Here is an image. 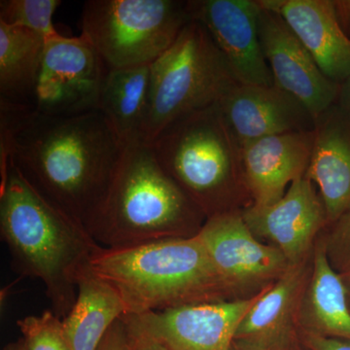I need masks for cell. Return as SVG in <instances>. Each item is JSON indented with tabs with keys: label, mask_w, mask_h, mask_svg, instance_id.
Instances as JSON below:
<instances>
[{
	"label": "cell",
	"mask_w": 350,
	"mask_h": 350,
	"mask_svg": "<svg viewBox=\"0 0 350 350\" xmlns=\"http://www.w3.org/2000/svg\"><path fill=\"white\" fill-rule=\"evenodd\" d=\"M340 280H342V284H344L345 295H347V303H349L350 308V269L344 273H340Z\"/></svg>",
	"instance_id": "cell-29"
},
{
	"label": "cell",
	"mask_w": 350,
	"mask_h": 350,
	"mask_svg": "<svg viewBox=\"0 0 350 350\" xmlns=\"http://www.w3.org/2000/svg\"><path fill=\"white\" fill-rule=\"evenodd\" d=\"M107 70L82 34L46 39L32 108L52 116L98 110Z\"/></svg>",
	"instance_id": "cell-9"
},
{
	"label": "cell",
	"mask_w": 350,
	"mask_h": 350,
	"mask_svg": "<svg viewBox=\"0 0 350 350\" xmlns=\"http://www.w3.org/2000/svg\"><path fill=\"white\" fill-rule=\"evenodd\" d=\"M59 0H1L0 22L24 27L48 39L59 36L53 17Z\"/></svg>",
	"instance_id": "cell-23"
},
{
	"label": "cell",
	"mask_w": 350,
	"mask_h": 350,
	"mask_svg": "<svg viewBox=\"0 0 350 350\" xmlns=\"http://www.w3.org/2000/svg\"><path fill=\"white\" fill-rule=\"evenodd\" d=\"M89 268L118 295L124 317L230 300L232 294L198 234L131 247H100Z\"/></svg>",
	"instance_id": "cell-4"
},
{
	"label": "cell",
	"mask_w": 350,
	"mask_h": 350,
	"mask_svg": "<svg viewBox=\"0 0 350 350\" xmlns=\"http://www.w3.org/2000/svg\"><path fill=\"white\" fill-rule=\"evenodd\" d=\"M304 342L310 350H350V342L327 338L317 334L304 333Z\"/></svg>",
	"instance_id": "cell-27"
},
{
	"label": "cell",
	"mask_w": 350,
	"mask_h": 350,
	"mask_svg": "<svg viewBox=\"0 0 350 350\" xmlns=\"http://www.w3.org/2000/svg\"><path fill=\"white\" fill-rule=\"evenodd\" d=\"M313 140V131H293L241 147L244 179L252 206H273L295 180L305 176Z\"/></svg>",
	"instance_id": "cell-15"
},
{
	"label": "cell",
	"mask_w": 350,
	"mask_h": 350,
	"mask_svg": "<svg viewBox=\"0 0 350 350\" xmlns=\"http://www.w3.org/2000/svg\"><path fill=\"white\" fill-rule=\"evenodd\" d=\"M98 350H133L123 319L113 324Z\"/></svg>",
	"instance_id": "cell-26"
},
{
	"label": "cell",
	"mask_w": 350,
	"mask_h": 350,
	"mask_svg": "<svg viewBox=\"0 0 350 350\" xmlns=\"http://www.w3.org/2000/svg\"><path fill=\"white\" fill-rule=\"evenodd\" d=\"M337 103L350 118V77L340 84Z\"/></svg>",
	"instance_id": "cell-28"
},
{
	"label": "cell",
	"mask_w": 350,
	"mask_h": 350,
	"mask_svg": "<svg viewBox=\"0 0 350 350\" xmlns=\"http://www.w3.org/2000/svg\"><path fill=\"white\" fill-rule=\"evenodd\" d=\"M278 13L305 46L320 70L342 84L350 77V38L340 27L331 0H259Z\"/></svg>",
	"instance_id": "cell-16"
},
{
	"label": "cell",
	"mask_w": 350,
	"mask_h": 350,
	"mask_svg": "<svg viewBox=\"0 0 350 350\" xmlns=\"http://www.w3.org/2000/svg\"><path fill=\"white\" fill-rule=\"evenodd\" d=\"M150 144L163 170L206 219L239 211L238 196L251 199L241 145L217 103L176 120Z\"/></svg>",
	"instance_id": "cell-5"
},
{
	"label": "cell",
	"mask_w": 350,
	"mask_h": 350,
	"mask_svg": "<svg viewBox=\"0 0 350 350\" xmlns=\"http://www.w3.org/2000/svg\"><path fill=\"white\" fill-rule=\"evenodd\" d=\"M198 236L232 293L273 284L289 268L282 251L260 243L241 211L206 219Z\"/></svg>",
	"instance_id": "cell-10"
},
{
	"label": "cell",
	"mask_w": 350,
	"mask_h": 350,
	"mask_svg": "<svg viewBox=\"0 0 350 350\" xmlns=\"http://www.w3.org/2000/svg\"><path fill=\"white\" fill-rule=\"evenodd\" d=\"M349 38H350V33H349Z\"/></svg>",
	"instance_id": "cell-32"
},
{
	"label": "cell",
	"mask_w": 350,
	"mask_h": 350,
	"mask_svg": "<svg viewBox=\"0 0 350 350\" xmlns=\"http://www.w3.org/2000/svg\"></svg>",
	"instance_id": "cell-33"
},
{
	"label": "cell",
	"mask_w": 350,
	"mask_h": 350,
	"mask_svg": "<svg viewBox=\"0 0 350 350\" xmlns=\"http://www.w3.org/2000/svg\"><path fill=\"white\" fill-rule=\"evenodd\" d=\"M0 236L13 271L21 278L40 280L51 310L64 319L77 299L80 275L101 246L10 163L0 182Z\"/></svg>",
	"instance_id": "cell-2"
},
{
	"label": "cell",
	"mask_w": 350,
	"mask_h": 350,
	"mask_svg": "<svg viewBox=\"0 0 350 350\" xmlns=\"http://www.w3.org/2000/svg\"><path fill=\"white\" fill-rule=\"evenodd\" d=\"M149 82L150 66L107 70L98 110L125 144L140 140Z\"/></svg>",
	"instance_id": "cell-22"
},
{
	"label": "cell",
	"mask_w": 350,
	"mask_h": 350,
	"mask_svg": "<svg viewBox=\"0 0 350 350\" xmlns=\"http://www.w3.org/2000/svg\"><path fill=\"white\" fill-rule=\"evenodd\" d=\"M306 179L317 184L333 225L350 207V118L337 103L315 119Z\"/></svg>",
	"instance_id": "cell-17"
},
{
	"label": "cell",
	"mask_w": 350,
	"mask_h": 350,
	"mask_svg": "<svg viewBox=\"0 0 350 350\" xmlns=\"http://www.w3.org/2000/svg\"><path fill=\"white\" fill-rule=\"evenodd\" d=\"M298 321L308 333L350 342V308L340 273L327 256L325 239L315 246Z\"/></svg>",
	"instance_id": "cell-19"
},
{
	"label": "cell",
	"mask_w": 350,
	"mask_h": 350,
	"mask_svg": "<svg viewBox=\"0 0 350 350\" xmlns=\"http://www.w3.org/2000/svg\"><path fill=\"white\" fill-rule=\"evenodd\" d=\"M46 39L0 22V103L33 107Z\"/></svg>",
	"instance_id": "cell-21"
},
{
	"label": "cell",
	"mask_w": 350,
	"mask_h": 350,
	"mask_svg": "<svg viewBox=\"0 0 350 350\" xmlns=\"http://www.w3.org/2000/svg\"><path fill=\"white\" fill-rule=\"evenodd\" d=\"M2 350H27L25 349L24 342L22 338L16 340V342H11V344L7 345Z\"/></svg>",
	"instance_id": "cell-30"
},
{
	"label": "cell",
	"mask_w": 350,
	"mask_h": 350,
	"mask_svg": "<svg viewBox=\"0 0 350 350\" xmlns=\"http://www.w3.org/2000/svg\"><path fill=\"white\" fill-rule=\"evenodd\" d=\"M188 1L89 0L81 34L108 69L151 66L190 22Z\"/></svg>",
	"instance_id": "cell-7"
},
{
	"label": "cell",
	"mask_w": 350,
	"mask_h": 350,
	"mask_svg": "<svg viewBox=\"0 0 350 350\" xmlns=\"http://www.w3.org/2000/svg\"><path fill=\"white\" fill-rule=\"evenodd\" d=\"M231 350H257V349H253V347H248V345L241 344V342H236V340H234V342H232Z\"/></svg>",
	"instance_id": "cell-31"
},
{
	"label": "cell",
	"mask_w": 350,
	"mask_h": 350,
	"mask_svg": "<svg viewBox=\"0 0 350 350\" xmlns=\"http://www.w3.org/2000/svg\"><path fill=\"white\" fill-rule=\"evenodd\" d=\"M0 175L8 163L29 185L88 228L126 144L98 110L52 116L0 103Z\"/></svg>",
	"instance_id": "cell-1"
},
{
	"label": "cell",
	"mask_w": 350,
	"mask_h": 350,
	"mask_svg": "<svg viewBox=\"0 0 350 350\" xmlns=\"http://www.w3.org/2000/svg\"><path fill=\"white\" fill-rule=\"evenodd\" d=\"M332 226L325 239L327 256L338 273L350 269V207Z\"/></svg>",
	"instance_id": "cell-25"
},
{
	"label": "cell",
	"mask_w": 350,
	"mask_h": 350,
	"mask_svg": "<svg viewBox=\"0 0 350 350\" xmlns=\"http://www.w3.org/2000/svg\"><path fill=\"white\" fill-rule=\"evenodd\" d=\"M241 214L253 234L269 239L290 265L306 261L317 234L328 225L321 198L305 176L295 180L273 206L251 204Z\"/></svg>",
	"instance_id": "cell-13"
},
{
	"label": "cell",
	"mask_w": 350,
	"mask_h": 350,
	"mask_svg": "<svg viewBox=\"0 0 350 350\" xmlns=\"http://www.w3.org/2000/svg\"><path fill=\"white\" fill-rule=\"evenodd\" d=\"M260 6V42L273 85L301 101L315 120L337 103L340 85L323 75L278 13Z\"/></svg>",
	"instance_id": "cell-12"
},
{
	"label": "cell",
	"mask_w": 350,
	"mask_h": 350,
	"mask_svg": "<svg viewBox=\"0 0 350 350\" xmlns=\"http://www.w3.org/2000/svg\"><path fill=\"white\" fill-rule=\"evenodd\" d=\"M308 269L306 261L290 265L276 282L264 288L241 320L234 340L257 350L282 349L298 321Z\"/></svg>",
	"instance_id": "cell-18"
},
{
	"label": "cell",
	"mask_w": 350,
	"mask_h": 350,
	"mask_svg": "<svg viewBox=\"0 0 350 350\" xmlns=\"http://www.w3.org/2000/svg\"><path fill=\"white\" fill-rule=\"evenodd\" d=\"M260 294L122 319L133 350H231L241 320Z\"/></svg>",
	"instance_id": "cell-8"
},
{
	"label": "cell",
	"mask_w": 350,
	"mask_h": 350,
	"mask_svg": "<svg viewBox=\"0 0 350 350\" xmlns=\"http://www.w3.org/2000/svg\"><path fill=\"white\" fill-rule=\"evenodd\" d=\"M27 350H71L63 319L52 310L17 321Z\"/></svg>",
	"instance_id": "cell-24"
},
{
	"label": "cell",
	"mask_w": 350,
	"mask_h": 350,
	"mask_svg": "<svg viewBox=\"0 0 350 350\" xmlns=\"http://www.w3.org/2000/svg\"><path fill=\"white\" fill-rule=\"evenodd\" d=\"M188 7L192 19L206 27L237 82L273 86L260 42L258 0H192Z\"/></svg>",
	"instance_id": "cell-11"
},
{
	"label": "cell",
	"mask_w": 350,
	"mask_h": 350,
	"mask_svg": "<svg viewBox=\"0 0 350 350\" xmlns=\"http://www.w3.org/2000/svg\"><path fill=\"white\" fill-rule=\"evenodd\" d=\"M236 83L206 27L191 19L174 43L150 66L140 140L152 144L176 120L215 105Z\"/></svg>",
	"instance_id": "cell-6"
},
{
	"label": "cell",
	"mask_w": 350,
	"mask_h": 350,
	"mask_svg": "<svg viewBox=\"0 0 350 350\" xmlns=\"http://www.w3.org/2000/svg\"><path fill=\"white\" fill-rule=\"evenodd\" d=\"M206 221L163 170L151 144L135 140L126 144L87 230L101 247L124 248L196 236Z\"/></svg>",
	"instance_id": "cell-3"
},
{
	"label": "cell",
	"mask_w": 350,
	"mask_h": 350,
	"mask_svg": "<svg viewBox=\"0 0 350 350\" xmlns=\"http://www.w3.org/2000/svg\"><path fill=\"white\" fill-rule=\"evenodd\" d=\"M217 105L241 147L271 135L314 130L315 120L305 105L275 85L236 83Z\"/></svg>",
	"instance_id": "cell-14"
},
{
	"label": "cell",
	"mask_w": 350,
	"mask_h": 350,
	"mask_svg": "<svg viewBox=\"0 0 350 350\" xmlns=\"http://www.w3.org/2000/svg\"><path fill=\"white\" fill-rule=\"evenodd\" d=\"M124 315L116 292L87 268L78 282L75 306L63 319L71 350H98L113 324Z\"/></svg>",
	"instance_id": "cell-20"
}]
</instances>
